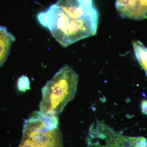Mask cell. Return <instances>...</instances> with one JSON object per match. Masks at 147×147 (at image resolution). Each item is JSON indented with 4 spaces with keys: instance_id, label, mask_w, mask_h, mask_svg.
Wrapping results in <instances>:
<instances>
[{
    "instance_id": "cell-1",
    "label": "cell",
    "mask_w": 147,
    "mask_h": 147,
    "mask_svg": "<svg viewBox=\"0 0 147 147\" xmlns=\"http://www.w3.org/2000/svg\"><path fill=\"white\" fill-rule=\"evenodd\" d=\"M62 46L67 47L97 33L99 13L93 0H58L37 15Z\"/></svg>"
},
{
    "instance_id": "cell-2",
    "label": "cell",
    "mask_w": 147,
    "mask_h": 147,
    "mask_svg": "<svg viewBox=\"0 0 147 147\" xmlns=\"http://www.w3.org/2000/svg\"><path fill=\"white\" fill-rule=\"evenodd\" d=\"M79 79L78 74L69 65L62 67L42 88L40 111L58 116L75 97Z\"/></svg>"
},
{
    "instance_id": "cell-3",
    "label": "cell",
    "mask_w": 147,
    "mask_h": 147,
    "mask_svg": "<svg viewBox=\"0 0 147 147\" xmlns=\"http://www.w3.org/2000/svg\"><path fill=\"white\" fill-rule=\"evenodd\" d=\"M18 147H64L58 116L33 113L24 123Z\"/></svg>"
},
{
    "instance_id": "cell-4",
    "label": "cell",
    "mask_w": 147,
    "mask_h": 147,
    "mask_svg": "<svg viewBox=\"0 0 147 147\" xmlns=\"http://www.w3.org/2000/svg\"><path fill=\"white\" fill-rule=\"evenodd\" d=\"M146 139L119 134L100 121L91 125L87 138L88 147H143Z\"/></svg>"
},
{
    "instance_id": "cell-5",
    "label": "cell",
    "mask_w": 147,
    "mask_h": 147,
    "mask_svg": "<svg viewBox=\"0 0 147 147\" xmlns=\"http://www.w3.org/2000/svg\"><path fill=\"white\" fill-rule=\"evenodd\" d=\"M119 2L123 13L129 19L147 18V0H119Z\"/></svg>"
},
{
    "instance_id": "cell-6",
    "label": "cell",
    "mask_w": 147,
    "mask_h": 147,
    "mask_svg": "<svg viewBox=\"0 0 147 147\" xmlns=\"http://www.w3.org/2000/svg\"><path fill=\"white\" fill-rule=\"evenodd\" d=\"M15 38L4 27H0V67L6 60Z\"/></svg>"
},
{
    "instance_id": "cell-7",
    "label": "cell",
    "mask_w": 147,
    "mask_h": 147,
    "mask_svg": "<svg viewBox=\"0 0 147 147\" xmlns=\"http://www.w3.org/2000/svg\"><path fill=\"white\" fill-rule=\"evenodd\" d=\"M135 56L147 75V48L139 40L132 42Z\"/></svg>"
},
{
    "instance_id": "cell-8",
    "label": "cell",
    "mask_w": 147,
    "mask_h": 147,
    "mask_svg": "<svg viewBox=\"0 0 147 147\" xmlns=\"http://www.w3.org/2000/svg\"><path fill=\"white\" fill-rule=\"evenodd\" d=\"M17 87L20 92H25L30 89V82L29 79L26 76H22L18 79Z\"/></svg>"
},
{
    "instance_id": "cell-9",
    "label": "cell",
    "mask_w": 147,
    "mask_h": 147,
    "mask_svg": "<svg viewBox=\"0 0 147 147\" xmlns=\"http://www.w3.org/2000/svg\"><path fill=\"white\" fill-rule=\"evenodd\" d=\"M141 108L142 114L147 115V99L142 100L141 104Z\"/></svg>"
}]
</instances>
